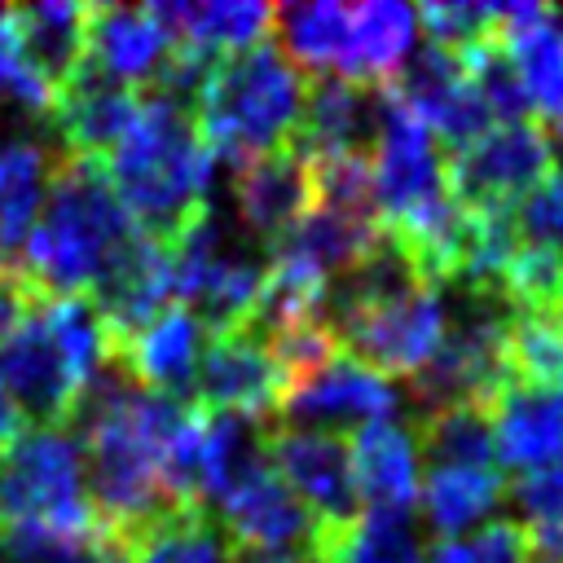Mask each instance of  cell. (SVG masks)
Masks as SVG:
<instances>
[{"mask_svg":"<svg viewBox=\"0 0 563 563\" xmlns=\"http://www.w3.org/2000/svg\"><path fill=\"white\" fill-rule=\"evenodd\" d=\"M101 167L132 224L167 246L207 207L216 154L185 101L141 88V114Z\"/></svg>","mask_w":563,"mask_h":563,"instance_id":"6da1fadb","label":"cell"},{"mask_svg":"<svg viewBox=\"0 0 563 563\" xmlns=\"http://www.w3.org/2000/svg\"><path fill=\"white\" fill-rule=\"evenodd\" d=\"M132 233L136 224L110 189L106 167L57 154L18 268L44 295H88L110 260L132 242Z\"/></svg>","mask_w":563,"mask_h":563,"instance_id":"7a4b0ae2","label":"cell"},{"mask_svg":"<svg viewBox=\"0 0 563 563\" xmlns=\"http://www.w3.org/2000/svg\"><path fill=\"white\" fill-rule=\"evenodd\" d=\"M110 361V339L84 295H48L4 343L0 378L22 422L70 427L88 383Z\"/></svg>","mask_w":563,"mask_h":563,"instance_id":"3957f363","label":"cell"},{"mask_svg":"<svg viewBox=\"0 0 563 563\" xmlns=\"http://www.w3.org/2000/svg\"><path fill=\"white\" fill-rule=\"evenodd\" d=\"M303 97L308 75L273 40H260L242 53L211 62L202 92L194 101V119L207 150L242 167L295 141Z\"/></svg>","mask_w":563,"mask_h":563,"instance_id":"277c9868","label":"cell"},{"mask_svg":"<svg viewBox=\"0 0 563 563\" xmlns=\"http://www.w3.org/2000/svg\"><path fill=\"white\" fill-rule=\"evenodd\" d=\"M101 541L84 497V462L70 427H26L0 453V532Z\"/></svg>","mask_w":563,"mask_h":563,"instance_id":"5b68a950","label":"cell"},{"mask_svg":"<svg viewBox=\"0 0 563 563\" xmlns=\"http://www.w3.org/2000/svg\"><path fill=\"white\" fill-rule=\"evenodd\" d=\"M554 167L545 123H493L462 150H449V189L466 211H510Z\"/></svg>","mask_w":563,"mask_h":563,"instance_id":"8992f818","label":"cell"},{"mask_svg":"<svg viewBox=\"0 0 563 563\" xmlns=\"http://www.w3.org/2000/svg\"><path fill=\"white\" fill-rule=\"evenodd\" d=\"M286 387L290 378L260 330H251L246 321L207 330L198 378H194V405L211 413H233L246 422H268L282 413Z\"/></svg>","mask_w":563,"mask_h":563,"instance_id":"52a82bcc","label":"cell"},{"mask_svg":"<svg viewBox=\"0 0 563 563\" xmlns=\"http://www.w3.org/2000/svg\"><path fill=\"white\" fill-rule=\"evenodd\" d=\"M260 449H264V462L286 479V488L312 510V519L321 528H334V523H347L361 515L347 440L339 431L264 422Z\"/></svg>","mask_w":563,"mask_h":563,"instance_id":"ba28073f","label":"cell"},{"mask_svg":"<svg viewBox=\"0 0 563 563\" xmlns=\"http://www.w3.org/2000/svg\"><path fill=\"white\" fill-rule=\"evenodd\" d=\"M391 409H396V383L374 374L343 347L312 374L295 378L282 400V413L295 422H308V431L365 427V422L391 418Z\"/></svg>","mask_w":563,"mask_h":563,"instance_id":"9c48e42d","label":"cell"},{"mask_svg":"<svg viewBox=\"0 0 563 563\" xmlns=\"http://www.w3.org/2000/svg\"><path fill=\"white\" fill-rule=\"evenodd\" d=\"M202 343H207V325L185 303H167L150 325H141L136 334L110 347V365L154 396L185 400L198 378Z\"/></svg>","mask_w":563,"mask_h":563,"instance_id":"30bf717a","label":"cell"},{"mask_svg":"<svg viewBox=\"0 0 563 563\" xmlns=\"http://www.w3.org/2000/svg\"><path fill=\"white\" fill-rule=\"evenodd\" d=\"M233 202H238L242 224L273 251L317 207L308 154L290 141L282 150H268V154L242 163L233 176Z\"/></svg>","mask_w":563,"mask_h":563,"instance_id":"8fae6325","label":"cell"},{"mask_svg":"<svg viewBox=\"0 0 563 563\" xmlns=\"http://www.w3.org/2000/svg\"><path fill=\"white\" fill-rule=\"evenodd\" d=\"M172 53L154 4H88L84 66L119 88H150Z\"/></svg>","mask_w":563,"mask_h":563,"instance_id":"7c38bea8","label":"cell"},{"mask_svg":"<svg viewBox=\"0 0 563 563\" xmlns=\"http://www.w3.org/2000/svg\"><path fill=\"white\" fill-rule=\"evenodd\" d=\"M484 413L501 471L532 475L545 466H563V391L506 378Z\"/></svg>","mask_w":563,"mask_h":563,"instance_id":"4fadbf2b","label":"cell"},{"mask_svg":"<svg viewBox=\"0 0 563 563\" xmlns=\"http://www.w3.org/2000/svg\"><path fill=\"white\" fill-rule=\"evenodd\" d=\"M53 128L62 136L57 154L66 158H88V163H106L114 154V145L128 136V128L141 114V92L136 88H119L101 75H92L88 66L53 97L48 106Z\"/></svg>","mask_w":563,"mask_h":563,"instance_id":"5bb4252c","label":"cell"},{"mask_svg":"<svg viewBox=\"0 0 563 563\" xmlns=\"http://www.w3.org/2000/svg\"><path fill=\"white\" fill-rule=\"evenodd\" d=\"M378 119H383V88H369V84H356L343 75H317V79H308L295 145L308 158L374 154Z\"/></svg>","mask_w":563,"mask_h":563,"instance_id":"9a60e30c","label":"cell"},{"mask_svg":"<svg viewBox=\"0 0 563 563\" xmlns=\"http://www.w3.org/2000/svg\"><path fill=\"white\" fill-rule=\"evenodd\" d=\"M493 40L510 57L532 119L563 114V35L545 4H493Z\"/></svg>","mask_w":563,"mask_h":563,"instance_id":"2e32d148","label":"cell"},{"mask_svg":"<svg viewBox=\"0 0 563 563\" xmlns=\"http://www.w3.org/2000/svg\"><path fill=\"white\" fill-rule=\"evenodd\" d=\"M356 497L369 501V510L409 515L418 506V440L413 427L396 418H378L352 431L347 440Z\"/></svg>","mask_w":563,"mask_h":563,"instance_id":"e0dca14e","label":"cell"},{"mask_svg":"<svg viewBox=\"0 0 563 563\" xmlns=\"http://www.w3.org/2000/svg\"><path fill=\"white\" fill-rule=\"evenodd\" d=\"M273 9L277 4H255V0H207V4H154L172 48L194 53V57H229L242 53L273 31Z\"/></svg>","mask_w":563,"mask_h":563,"instance_id":"ac0fdd59","label":"cell"},{"mask_svg":"<svg viewBox=\"0 0 563 563\" xmlns=\"http://www.w3.org/2000/svg\"><path fill=\"white\" fill-rule=\"evenodd\" d=\"M110 563H233L207 506H172L119 541H101Z\"/></svg>","mask_w":563,"mask_h":563,"instance_id":"d6986e66","label":"cell"},{"mask_svg":"<svg viewBox=\"0 0 563 563\" xmlns=\"http://www.w3.org/2000/svg\"><path fill=\"white\" fill-rule=\"evenodd\" d=\"M13 31L26 66L40 75V84L57 97L79 70H84V26H88V4L70 0H48V4H18Z\"/></svg>","mask_w":563,"mask_h":563,"instance_id":"ffe728a7","label":"cell"},{"mask_svg":"<svg viewBox=\"0 0 563 563\" xmlns=\"http://www.w3.org/2000/svg\"><path fill=\"white\" fill-rule=\"evenodd\" d=\"M413 31H418V13L409 4L369 0L347 9V48L339 75L369 88H387L413 48Z\"/></svg>","mask_w":563,"mask_h":563,"instance_id":"44dd1931","label":"cell"},{"mask_svg":"<svg viewBox=\"0 0 563 563\" xmlns=\"http://www.w3.org/2000/svg\"><path fill=\"white\" fill-rule=\"evenodd\" d=\"M53 163H57L53 145L0 141V264H18L35 229V216L44 207Z\"/></svg>","mask_w":563,"mask_h":563,"instance_id":"7402d4cb","label":"cell"},{"mask_svg":"<svg viewBox=\"0 0 563 563\" xmlns=\"http://www.w3.org/2000/svg\"><path fill=\"white\" fill-rule=\"evenodd\" d=\"M422 515L440 537H462L506 501L501 466H431L418 488Z\"/></svg>","mask_w":563,"mask_h":563,"instance_id":"603a6c76","label":"cell"},{"mask_svg":"<svg viewBox=\"0 0 563 563\" xmlns=\"http://www.w3.org/2000/svg\"><path fill=\"white\" fill-rule=\"evenodd\" d=\"M312 563H422V545L409 528V515L361 510L347 523L317 528Z\"/></svg>","mask_w":563,"mask_h":563,"instance_id":"cb8c5ba5","label":"cell"},{"mask_svg":"<svg viewBox=\"0 0 563 563\" xmlns=\"http://www.w3.org/2000/svg\"><path fill=\"white\" fill-rule=\"evenodd\" d=\"M277 48L303 70V75H339L343 48H347V4L321 0V4H277L273 9Z\"/></svg>","mask_w":563,"mask_h":563,"instance_id":"d4e9b609","label":"cell"},{"mask_svg":"<svg viewBox=\"0 0 563 563\" xmlns=\"http://www.w3.org/2000/svg\"><path fill=\"white\" fill-rule=\"evenodd\" d=\"M418 457H431V466H501L488 413L479 405H444L413 418Z\"/></svg>","mask_w":563,"mask_h":563,"instance_id":"484cf974","label":"cell"},{"mask_svg":"<svg viewBox=\"0 0 563 563\" xmlns=\"http://www.w3.org/2000/svg\"><path fill=\"white\" fill-rule=\"evenodd\" d=\"M506 374L515 383L563 391V321L541 308H515L506 321Z\"/></svg>","mask_w":563,"mask_h":563,"instance_id":"4316f807","label":"cell"},{"mask_svg":"<svg viewBox=\"0 0 563 563\" xmlns=\"http://www.w3.org/2000/svg\"><path fill=\"white\" fill-rule=\"evenodd\" d=\"M532 541L515 519H484L462 537H435L427 563H528Z\"/></svg>","mask_w":563,"mask_h":563,"instance_id":"83f0119b","label":"cell"},{"mask_svg":"<svg viewBox=\"0 0 563 563\" xmlns=\"http://www.w3.org/2000/svg\"><path fill=\"white\" fill-rule=\"evenodd\" d=\"M515 246L563 260V167H550L537 189L510 207Z\"/></svg>","mask_w":563,"mask_h":563,"instance_id":"f1b7e54d","label":"cell"},{"mask_svg":"<svg viewBox=\"0 0 563 563\" xmlns=\"http://www.w3.org/2000/svg\"><path fill=\"white\" fill-rule=\"evenodd\" d=\"M510 497L523 515V532H528L532 550L563 554V466L519 475Z\"/></svg>","mask_w":563,"mask_h":563,"instance_id":"f546056e","label":"cell"},{"mask_svg":"<svg viewBox=\"0 0 563 563\" xmlns=\"http://www.w3.org/2000/svg\"><path fill=\"white\" fill-rule=\"evenodd\" d=\"M413 13L422 22V31H427V44H435L444 53H457V57L493 35V4L440 0V4H422Z\"/></svg>","mask_w":563,"mask_h":563,"instance_id":"4dcf8cb0","label":"cell"},{"mask_svg":"<svg viewBox=\"0 0 563 563\" xmlns=\"http://www.w3.org/2000/svg\"><path fill=\"white\" fill-rule=\"evenodd\" d=\"M0 101L26 110V114H48L53 92L40 84V75L26 66L22 48H18V31H13V13L0 9Z\"/></svg>","mask_w":563,"mask_h":563,"instance_id":"1f68e13d","label":"cell"},{"mask_svg":"<svg viewBox=\"0 0 563 563\" xmlns=\"http://www.w3.org/2000/svg\"><path fill=\"white\" fill-rule=\"evenodd\" d=\"M0 563H110L101 541H70L48 532H0Z\"/></svg>","mask_w":563,"mask_h":563,"instance_id":"d6a6232c","label":"cell"},{"mask_svg":"<svg viewBox=\"0 0 563 563\" xmlns=\"http://www.w3.org/2000/svg\"><path fill=\"white\" fill-rule=\"evenodd\" d=\"M48 295L18 268V264H0V343L44 303Z\"/></svg>","mask_w":563,"mask_h":563,"instance_id":"836d02e7","label":"cell"},{"mask_svg":"<svg viewBox=\"0 0 563 563\" xmlns=\"http://www.w3.org/2000/svg\"><path fill=\"white\" fill-rule=\"evenodd\" d=\"M18 435H22V418H18V409H13L9 391H4V378H0V453H4Z\"/></svg>","mask_w":563,"mask_h":563,"instance_id":"e575fe53","label":"cell"},{"mask_svg":"<svg viewBox=\"0 0 563 563\" xmlns=\"http://www.w3.org/2000/svg\"><path fill=\"white\" fill-rule=\"evenodd\" d=\"M528 563H563V554H550V550H532Z\"/></svg>","mask_w":563,"mask_h":563,"instance_id":"d590c367","label":"cell"},{"mask_svg":"<svg viewBox=\"0 0 563 563\" xmlns=\"http://www.w3.org/2000/svg\"><path fill=\"white\" fill-rule=\"evenodd\" d=\"M554 317L563 321V277H559V290H554Z\"/></svg>","mask_w":563,"mask_h":563,"instance_id":"8d00e7d4","label":"cell"},{"mask_svg":"<svg viewBox=\"0 0 563 563\" xmlns=\"http://www.w3.org/2000/svg\"><path fill=\"white\" fill-rule=\"evenodd\" d=\"M550 18H554V26H559V35H563V9H550Z\"/></svg>","mask_w":563,"mask_h":563,"instance_id":"74e56055","label":"cell"},{"mask_svg":"<svg viewBox=\"0 0 563 563\" xmlns=\"http://www.w3.org/2000/svg\"><path fill=\"white\" fill-rule=\"evenodd\" d=\"M550 128H554V136H559V141H563V114H559V119H554V123H550Z\"/></svg>","mask_w":563,"mask_h":563,"instance_id":"f35d334b","label":"cell"}]
</instances>
